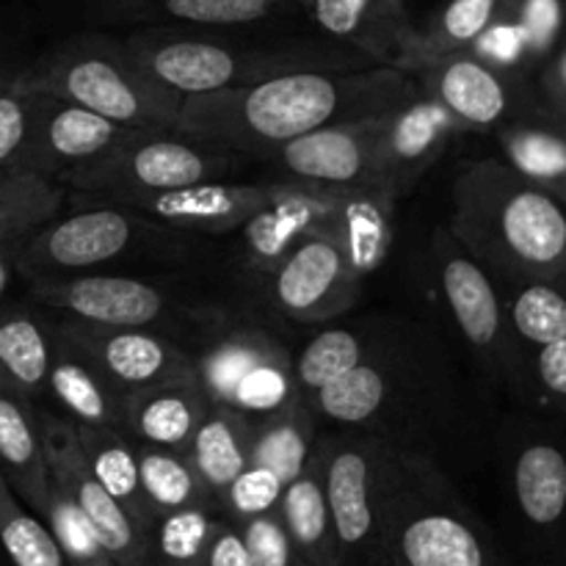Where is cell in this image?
Instances as JSON below:
<instances>
[{
  "mask_svg": "<svg viewBox=\"0 0 566 566\" xmlns=\"http://www.w3.org/2000/svg\"><path fill=\"white\" fill-rule=\"evenodd\" d=\"M130 566H158V564H155L153 558L147 556V558H142V562H136V564H130Z\"/></svg>",
  "mask_w": 566,
  "mask_h": 566,
  "instance_id": "f907efd6",
  "label": "cell"
},
{
  "mask_svg": "<svg viewBox=\"0 0 566 566\" xmlns=\"http://www.w3.org/2000/svg\"><path fill=\"white\" fill-rule=\"evenodd\" d=\"M403 451L370 431L326 437V497L340 566H385Z\"/></svg>",
  "mask_w": 566,
  "mask_h": 566,
  "instance_id": "8992f818",
  "label": "cell"
},
{
  "mask_svg": "<svg viewBox=\"0 0 566 566\" xmlns=\"http://www.w3.org/2000/svg\"><path fill=\"white\" fill-rule=\"evenodd\" d=\"M337 202V188L310 186L285 180V188L258 210L235 235L238 271L265 287L276 269L302 247L307 238L318 235Z\"/></svg>",
  "mask_w": 566,
  "mask_h": 566,
  "instance_id": "2e32d148",
  "label": "cell"
},
{
  "mask_svg": "<svg viewBox=\"0 0 566 566\" xmlns=\"http://www.w3.org/2000/svg\"><path fill=\"white\" fill-rule=\"evenodd\" d=\"M42 412V409H39ZM42 437L44 453H48L50 479L64 486L77 503L92 528L97 531L99 542L116 566H130L149 556V536L92 475L83 459L81 442L72 420L64 415L42 412Z\"/></svg>",
  "mask_w": 566,
  "mask_h": 566,
  "instance_id": "ac0fdd59",
  "label": "cell"
},
{
  "mask_svg": "<svg viewBox=\"0 0 566 566\" xmlns=\"http://www.w3.org/2000/svg\"><path fill=\"white\" fill-rule=\"evenodd\" d=\"M83 459L97 484L142 525L153 528L155 517L149 512L138 479V442L130 434L116 429H97V426H75Z\"/></svg>",
  "mask_w": 566,
  "mask_h": 566,
  "instance_id": "e575fe53",
  "label": "cell"
},
{
  "mask_svg": "<svg viewBox=\"0 0 566 566\" xmlns=\"http://www.w3.org/2000/svg\"><path fill=\"white\" fill-rule=\"evenodd\" d=\"M252 566H302L296 547L282 525L280 512L238 523Z\"/></svg>",
  "mask_w": 566,
  "mask_h": 566,
  "instance_id": "f6af8a7d",
  "label": "cell"
},
{
  "mask_svg": "<svg viewBox=\"0 0 566 566\" xmlns=\"http://www.w3.org/2000/svg\"><path fill=\"white\" fill-rule=\"evenodd\" d=\"M53 321L28 304L0 302V390L36 403L48 396Z\"/></svg>",
  "mask_w": 566,
  "mask_h": 566,
  "instance_id": "f1b7e54d",
  "label": "cell"
},
{
  "mask_svg": "<svg viewBox=\"0 0 566 566\" xmlns=\"http://www.w3.org/2000/svg\"><path fill=\"white\" fill-rule=\"evenodd\" d=\"M285 188V180L263 182H202L180 191L149 193V197H122L114 202H86V205H114L130 210L153 224L182 235H232L241 230L263 205H269Z\"/></svg>",
  "mask_w": 566,
  "mask_h": 566,
  "instance_id": "e0dca14e",
  "label": "cell"
},
{
  "mask_svg": "<svg viewBox=\"0 0 566 566\" xmlns=\"http://www.w3.org/2000/svg\"><path fill=\"white\" fill-rule=\"evenodd\" d=\"M302 566H307V564H302Z\"/></svg>",
  "mask_w": 566,
  "mask_h": 566,
  "instance_id": "f5cc1de1",
  "label": "cell"
},
{
  "mask_svg": "<svg viewBox=\"0 0 566 566\" xmlns=\"http://www.w3.org/2000/svg\"><path fill=\"white\" fill-rule=\"evenodd\" d=\"M318 235L329 238L359 280L385 265L396 241V199L385 188H337V202Z\"/></svg>",
  "mask_w": 566,
  "mask_h": 566,
  "instance_id": "d4e9b609",
  "label": "cell"
},
{
  "mask_svg": "<svg viewBox=\"0 0 566 566\" xmlns=\"http://www.w3.org/2000/svg\"><path fill=\"white\" fill-rule=\"evenodd\" d=\"M514 398L525 412L566 420V335L520 357Z\"/></svg>",
  "mask_w": 566,
  "mask_h": 566,
  "instance_id": "ab89813d",
  "label": "cell"
},
{
  "mask_svg": "<svg viewBox=\"0 0 566 566\" xmlns=\"http://www.w3.org/2000/svg\"><path fill=\"white\" fill-rule=\"evenodd\" d=\"M25 238H3L0 241V302H3L6 291L11 287L17 274V252H20Z\"/></svg>",
  "mask_w": 566,
  "mask_h": 566,
  "instance_id": "c3c4849f",
  "label": "cell"
},
{
  "mask_svg": "<svg viewBox=\"0 0 566 566\" xmlns=\"http://www.w3.org/2000/svg\"><path fill=\"white\" fill-rule=\"evenodd\" d=\"M412 88L415 77L396 66L296 72L258 86L186 97L177 130L235 158H271L321 127L385 114Z\"/></svg>",
  "mask_w": 566,
  "mask_h": 566,
  "instance_id": "6da1fadb",
  "label": "cell"
},
{
  "mask_svg": "<svg viewBox=\"0 0 566 566\" xmlns=\"http://www.w3.org/2000/svg\"><path fill=\"white\" fill-rule=\"evenodd\" d=\"M385 566H509L495 539L426 453L403 451Z\"/></svg>",
  "mask_w": 566,
  "mask_h": 566,
  "instance_id": "5b68a950",
  "label": "cell"
},
{
  "mask_svg": "<svg viewBox=\"0 0 566 566\" xmlns=\"http://www.w3.org/2000/svg\"><path fill=\"white\" fill-rule=\"evenodd\" d=\"M66 188L36 175L0 169V241L28 238L33 230L61 216Z\"/></svg>",
  "mask_w": 566,
  "mask_h": 566,
  "instance_id": "74e56055",
  "label": "cell"
},
{
  "mask_svg": "<svg viewBox=\"0 0 566 566\" xmlns=\"http://www.w3.org/2000/svg\"><path fill=\"white\" fill-rule=\"evenodd\" d=\"M138 479L153 517L188 506H219L186 453L138 446Z\"/></svg>",
  "mask_w": 566,
  "mask_h": 566,
  "instance_id": "8d00e7d4",
  "label": "cell"
},
{
  "mask_svg": "<svg viewBox=\"0 0 566 566\" xmlns=\"http://www.w3.org/2000/svg\"><path fill=\"white\" fill-rule=\"evenodd\" d=\"M534 92L547 119L566 127V42L553 53V59L536 72Z\"/></svg>",
  "mask_w": 566,
  "mask_h": 566,
  "instance_id": "bcb514c9",
  "label": "cell"
},
{
  "mask_svg": "<svg viewBox=\"0 0 566 566\" xmlns=\"http://www.w3.org/2000/svg\"><path fill=\"white\" fill-rule=\"evenodd\" d=\"M0 475L22 506L42 517L50 497L42 412L28 398L0 390Z\"/></svg>",
  "mask_w": 566,
  "mask_h": 566,
  "instance_id": "484cf974",
  "label": "cell"
},
{
  "mask_svg": "<svg viewBox=\"0 0 566 566\" xmlns=\"http://www.w3.org/2000/svg\"><path fill=\"white\" fill-rule=\"evenodd\" d=\"M42 94L14 86L0 92V169L17 171L31 138Z\"/></svg>",
  "mask_w": 566,
  "mask_h": 566,
  "instance_id": "ee69618b",
  "label": "cell"
},
{
  "mask_svg": "<svg viewBox=\"0 0 566 566\" xmlns=\"http://www.w3.org/2000/svg\"><path fill=\"white\" fill-rule=\"evenodd\" d=\"M48 396L75 426H97V429H116L127 434V392H122L97 365L88 363L59 335H55L53 359H50Z\"/></svg>",
  "mask_w": 566,
  "mask_h": 566,
  "instance_id": "4316f807",
  "label": "cell"
},
{
  "mask_svg": "<svg viewBox=\"0 0 566 566\" xmlns=\"http://www.w3.org/2000/svg\"><path fill=\"white\" fill-rule=\"evenodd\" d=\"M562 276H564V280H566V271H564V274H562Z\"/></svg>",
  "mask_w": 566,
  "mask_h": 566,
  "instance_id": "816d5d0a",
  "label": "cell"
},
{
  "mask_svg": "<svg viewBox=\"0 0 566 566\" xmlns=\"http://www.w3.org/2000/svg\"><path fill=\"white\" fill-rule=\"evenodd\" d=\"M379 116L337 122L276 149L271 158L282 180L326 188H379Z\"/></svg>",
  "mask_w": 566,
  "mask_h": 566,
  "instance_id": "44dd1931",
  "label": "cell"
},
{
  "mask_svg": "<svg viewBox=\"0 0 566 566\" xmlns=\"http://www.w3.org/2000/svg\"><path fill=\"white\" fill-rule=\"evenodd\" d=\"M202 566H252L238 523L221 517L213 536H210V545L208 553H205Z\"/></svg>",
  "mask_w": 566,
  "mask_h": 566,
  "instance_id": "7dc6e473",
  "label": "cell"
},
{
  "mask_svg": "<svg viewBox=\"0 0 566 566\" xmlns=\"http://www.w3.org/2000/svg\"><path fill=\"white\" fill-rule=\"evenodd\" d=\"M188 235L153 224L114 205H86L75 213L55 216L33 230L17 252V274L44 276L97 274L119 260L147 249H180Z\"/></svg>",
  "mask_w": 566,
  "mask_h": 566,
  "instance_id": "ba28073f",
  "label": "cell"
},
{
  "mask_svg": "<svg viewBox=\"0 0 566 566\" xmlns=\"http://www.w3.org/2000/svg\"><path fill=\"white\" fill-rule=\"evenodd\" d=\"M501 160L566 208V127L547 116L512 122L492 133Z\"/></svg>",
  "mask_w": 566,
  "mask_h": 566,
  "instance_id": "4dcf8cb0",
  "label": "cell"
},
{
  "mask_svg": "<svg viewBox=\"0 0 566 566\" xmlns=\"http://www.w3.org/2000/svg\"><path fill=\"white\" fill-rule=\"evenodd\" d=\"M232 169L235 155L186 133L127 127L108 153L77 169L64 188H72L81 202H114L122 197H149L221 182Z\"/></svg>",
  "mask_w": 566,
  "mask_h": 566,
  "instance_id": "52a82bcc",
  "label": "cell"
},
{
  "mask_svg": "<svg viewBox=\"0 0 566 566\" xmlns=\"http://www.w3.org/2000/svg\"><path fill=\"white\" fill-rule=\"evenodd\" d=\"M457 136H462L457 122L415 83L407 97L379 116V188L396 202L407 197Z\"/></svg>",
  "mask_w": 566,
  "mask_h": 566,
  "instance_id": "ffe728a7",
  "label": "cell"
},
{
  "mask_svg": "<svg viewBox=\"0 0 566 566\" xmlns=\"http://www.w3.org/2000/svg\"><path fill=\"white\" fill-rule=\"evenodd\" d=\"M282 492H285V481L280 475L260 468V464H247L238 473V479L227 486V492L219 501V509L232 523H247L252 517L276 512Z\"/></svg>",
  "mask_w": 566,
  "mask_h": 566,
  "instance_id": "7bdbcfd3",
  "label": "cell"
},
{
  "mask_svg": "<svg viewBox=\"0 0 566 566\" xmlns=\"http://www.w3.org/2000/svg\"><path fill=\"white\" fill-rule=\"evenodd\" d=\"M221 517L219 506H188L160 514L149 528V558L158 566H202Z\"/></svg>",
  "mask_w": 566,
  "mask_h": 566,
  "instance_id": "f35d334b",
  "label": "cell"
},
{
  "mask_svg": "<svg viewBox=\"0 0 566 566\" xmlns=\"http://www.w3.org/2000/svg\"><path fill=\"white\" fill-rule=\"evenodd\" d=\"M197 385L216 407L260 420L302 401L293 376V354L269 329L249 324L210 329L193 352Z\"/></svg>",
  "mask_w": 566,
  "mask_h": 566,
  "instance_id": "30bf717a",
  "label": "cell"
},
{
  "mask_svg": "<svg viewBox=\"0 0 566 566\" xmlns=\"http://www.w3.org/2000/svg\"><path fill=\"white\" fill-rule=\"evenodd\" d=\"M138 64L186 97L247 88L296 72L374 70L370 59L321 36L307 22L247 28H133L125 33Z\"/></svg>",
  "mask_w": 566,
  "mask_h": 566,
  "instance_id": "7a4b0ae2",
  "label": "cell"
},
{
  "mask_svg": "<svg viewBox=\"0 0 566 566\" xmlns=\"http://www.w3.org/2000/svg\"><path fill=\"white\" fill-rule=\"evenodd\" d=\"M55 335L97 365L122 392L169 385H197L193 352L177 340L144 329H108L81 321H53Z\"/></svg>",
  "mask_w": 566,
  "mask_h": 566,
  "instance_id": "9a60e30c",
  "label": "cell"
},
{
  "mask_svg": "<svg viewBox=\"0 0 566 566\" xmlns=\"http://www.w3.org/2000/svg\"><path fill=\"white\" fill-rule=\"evenodd\" d=\"M363 282L329 238L313 235L271 274L263 293L293 324H329L357 304Z\"/></svg>",
  "mask_w": 566,
  "mask_h": 566,
  "instance_id": "d6986e66",
  "label": "cell"
},
{
  "mask_svg": "<svg viewBox=\"0 0 566 566\" xmlns=\"http://www.w3.org/2000/svg\"><path fill=\"white\" fill-rule=\"evenodd\" d=\"M127 127L114 125L86 108L42 94L31 138L17 171L64 186L77 169L108 153Z\"/></svg>",
  "mask_w": 566,
  "mask_h": 566,
  "instance_id": "7402d4cb",
  "label": "cell"
},
{
  "mask_svg": "<svg viewBox=\"0 0 566 566\" xmlns=\"http://www.w3.org/2000/svg\"><path fill=\"white\" fill-rule=\"evenodd\" d=\"M296 6L313 31L379 66H396L415 31L409 0H296Z\"/></svg>",
  "mask_w": 566,
  "mask_h": 566,
  "instance_id": "cb8c5ba5",
  "label": "cell"
},
{
  "mask_svg": "<svg viewBox=\"0 0 566 566\" xmlns=\"http://www.w3.org/2000/svg\"><path fill=\"white\" fill-rule=\"evenodd\" d=\"M409 75L462 133H497L512 122L545 116L534 81L497 70L470 50L418 66Z\"/></svg>",
  "mask_w": 566,
  "mask_h": 566,
  "instance_id": "5bb4252c",
  "label": "cell"
},
{
  "mask_svg": "<svg viewBox=\"0 0 566 566\" xmlns=\"http://www.w3.org/2000/svg\"><path fill=\"white\" fill-rule=\"evenodd\" d=\"M392 326L359 324V326H326L321 329L302 352L293 357V376H296L298 396L310 401L332 381L343 379L368 363L381 346Z\"/></svg>",
  "mask_w": 566,
  "mask_h": 566,
  "instance_id": "1f68e13d",
  "label": "cell"
},
{
  "mask_svg": "<svg viewBox=\"0 0 566 566\" xmlns=\"http://www.w3.org/2000/svg\"><path fill=\"white\" fill-rule=\"evenodd\" d=\"M503 484L542 566H566V420L525 412L509 423Z\"/></svg>",
  "mask_w": 566,
  "mask_h": 566,
  "instance_id": "9c48e42d",
  "label": "cell"
},
{
  "mask_svg": "<svg viewBox=\"0 0 566 566\" xmlns=\"http://www.w3.org/2000/svg\"><path fill=\"white\" fill-rule=\"evenodd\" d=\"M39 520L48 525L50 536L59 545L66 566H116L103 542H99L97 531L86 520V514L77 509L70 492L61 484H55L53 479H50L48 506H44Z\"/></svg>",
  "mask_w": 566,
  "mask_h": 566,
  "instance_id": "b9f144b4",
  "label": "cell"
},
{
  "mask_svg": "<svg viewBox=\"0 0 566 566\" xmlns=\"http://www.w3.org/2000/svg\"><path fill=\"white\" fill-rule=\"evenodd\" d=\"M426 381L423 354L409 343V332L392 326L385 346L368 363L324 387L307 407L315 420L346 431H370L401 446L403 412L423 403Z\"/></svg>",
  "mask_w": 566,
  "mask_h": 566,
  "instance_id": "8fae6325",
  "label": "cell"
},
{
  "mask_svg": "<svg viewBox=\"0 0 566 566\" xmlns=\"http://www.w3.org/2000/svg\"><path fill=\"white\" fill-rule=\"evenodd\" d=\"M25 92L48 94L86 108L119 127L177 130L182 97L155 81L125 36L83 31L50 44L17 77Z\"/></svg>",
  "mask_w": 566,
  "mask_h": 566,
  "instance_id": "277c9868",
  "label": "cell"
},
{
  "mask_svg": "<svg viewBox=\"0 0 566 566\" xmlns=\"http://www.w3.org/2000/svg\"><path fill=\"white\" fill-rule=\"evenodd\" d=\"M254 420L235 409L216 407L210 403L208 415L199 423L186 457L193 464L197 475L202 479L205 490L210 492L216 503L227 492V486L238 479L249 464V451H252Z\"/></svg>",
  "mask_w": 566,
  "mask_h": 566,
  "instance_id": "836d02e7",
  "label": "cell"
},
{
  "mask_svg": "<svg viewBox=\"0 0 566 566\" xmlns=\"http://www.w3.org/2000/svg\"><path fill=\"white\" fill-rule=\"evenodd\" d=\"M88 17L114 28H247L304 22L296 0H88Z\"/></svg>",
  "mask_w": 566,
  "mask_h": 566,
  "instance_id": "603a6c76",
  "label": "cell"
},
{
  "mask_svg": "<svg viewBox=\"0 0 566 566\" xmlns=\"http://www.w3.org/2000/svg\"><path fill=\"white\" fill-rule=\"evenodd\" d=\"M276 512L304 564L340 566L329 497H326V437H318L313 457L307 459L302 473L285 486Z\"/></svg>",
  "mask_w": 566,
  "mask_h": 566,
  "instance_id": "83f0119b",
  "label": "cell"
},
{
  "mask_svg": "<svg viewBox=\"0 0 566 566\" xmlns=\"http://www.w3.org/2000/svg\"><path fill=\"white\" fill-rule=\"evenodd\" d=\"M0 545L11 566H66L48 525L11 492L0 475Z\"/></svg>",
  "mask_w": 566,
  "mask_h": 566,
  "instance_id": "60d3db41",
  "label": "cell"
},
{
  "mask_svg": "<svg viewBox=\"0 0 566 566\" xmlns=\"http://www.w3.org/2000/svg\"><path fill=\"white\" fill-rule=\"evenodd\" d=\"M437 287L442 293L448 315L495 387L517 396V348L509 329L506 296L503 287L448 227L434 235Z\"/></svg>",
  "mask_w": 566,
  "mask_h": 566,
  "instance_id": "7c38bea8",
  "label": "cell"
},
{
  "mask_svg": "<svg viewBox=\"0 0 566 566\" xmlns=\"http://www.w3.org/2000/svg\"><path fill=\"white\" fill-rule=\"evenodd\" d=\"M0 3H3V0H0Z\"/></svg>",
  "mask_w": 566,
  "mask_h": 566,
  "instance_id": "db71d44e",
  "label": "cell"
},
{
  "mask_svg": "<svg viewBox=\"0 0 566 566\" xmlns=\"http://www.w3.org/2000/svg\"><path fill=\"white\" fill-rule=\"evenodd\" d=\"M28 61H20V59H11V55H0V92L9 86H14L17 77L22 75V70H25Z\"/></svg>",
  "mask_w": 566,
  "mask_h": 566,
  "instance_id": "681fc988",
  "label": "cell"
},
{
  "mask_svg": "<svg viewBox=\"0 0 566 566\" xmlns=\"http://www.w3.org/2000/svg\"><path fill=\"white\" fill-rule=\"evenodd\" d=\"M318 437V420L302 398L282 412L254 420L249 464L271 470L287 486L313 457Z\"/></svg>",
  "mask_w": 566,
  "mask_h": 566,
  "instance_id": "d590c367",
  "label": "cell"
},
{
  "mask_svg": "<svg viewBox=\"0 0 566 566\" xmlns=\"http://www.w3.org/2000/svg\"><path fill=\"white\" fill-rule=\"evenodd\" d=\"M448 230L497 282L566 271V208L501 158L468 160L453 180Z\"/></svg>",
  "mask_w": 566,
  "mask_h": 566,
  "instance_id": "3957f363",
  "label": "cell"
},
{
  "mask_svg": "<svg viewBox=\"0 0 566 566\" xmlns=\"http://www.w3.org/2000/svg\"><path fill=\"white\" fill-rule=\"evenodd\" d=\"M509 0H446L423 25H415L396 70L415 72L431 61L464 53L503 14Z\"/></svg>",
  "mask_w": 566,
  "mask_h": 566,
  "instance_id": "d6a6232c",
  "label": "cell"
},
{
  "mask_svg": "<svg viewBox=\"0 0 566 566\" xmlns=\"http://www.w3.org/2000/svg\"><path fill=\"white\" fill-rule=\"evenodd\" d=\"M33 302L61 318L108 329H144L175 340L182 326L199 324V310L186 307L166 287L127 274H75L31 280Z\"/></svg>",
  "mask_w": 566,
  "mask_h": 566,
  "instance_id": "4fadbf2b",
  "label": "cell"
},
{
  "mask_svg": "<svg viewBox=\"0 0 566 566\" xmlns=\"http://www.w3.org/2000/svg\"><path fill=\"white\" fill-rule=\"evenodd\" d=\"M208 409L210 401L199 385H169L133 392L125 403L127 434L138 446L186 453Z\"/></svg>",
  "mask_w": 566,
  "mask_h": 566,
  "instance_id": "f546056e",
  "label": "cell"
}]
</instances>
